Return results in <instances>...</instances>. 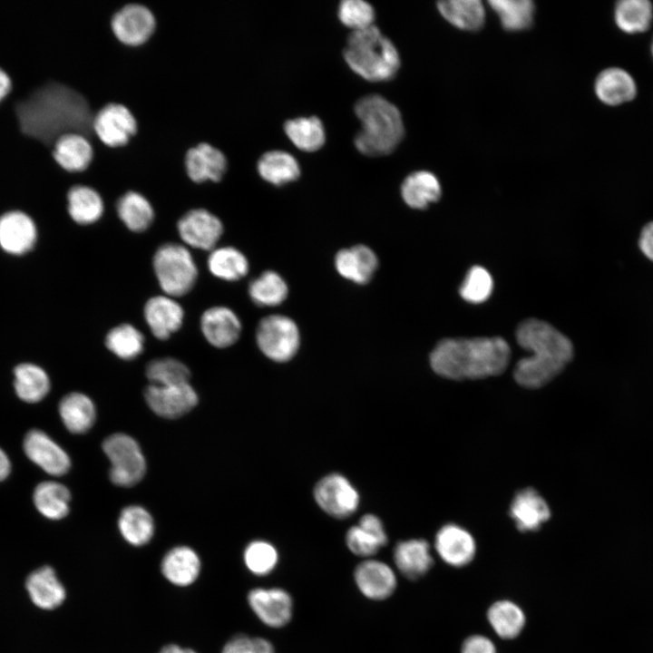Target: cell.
Wrapping results in <instances>:
<instances>
[{"instance_id":"1","label":"cell","mask_w":653,"mask_h":653,"mask_svg":"<svg viewBox=\"0 0 653 653\" xmlns=\"http://www.w3.org/2000/svg\"><path fill=\"white\" fill-rule=\"evenodd\" d=\"M13 100L21 131L53 148L62 135L76 132L90 141L95 136L93 121L95 112L85 97L73 88L47 82Z\"/></svg>"},{"instance_id":"2","label":"cell","mask_w":653,"mask_h":653,"mask_svg":"<svg viewBox=\"0 0 653 653\" xmlns=\"http://www.w3.org/2000/svg\"><path fill=\"white\" fill-rule=\"evenodd\" d=\"M511 356L502 337L448 338L430 355L433 370L446 378L479 379L502 373Z\"/></svg>"},{"instance_id":"3","label":"cell","mask_w":653,"mask_h":653,"mask_svg":"<svg viewBox=\"0 0 653 653\" xmlns=\"http://www.w3.org/2000/svg\"><path fill=\"white\" fill-rule=\"evenodd\" d=\"M519 345L531 351L514 368L518 384L538 388L560 374L573 357L570 340L550 324L539 319L521 322L516 331Z\"/></svg>"},{"instance_id":"4","label":"cell","mask_w":653,"mask_h":653,"mask_svg":"<svg viewBox=\"0 0 653 653\" xmlns=\"http://www.w3.org/2000/svg\"><path fill=\"white\" fill-rule=\"evenodd\" d=\"M355 112L362 128L355 137V145L363 154L381 156L391 153L404 137V128L399 110L378 94L357 101Z\"/></svg>"},{"instance_id":"5","label":"cell","mask_w":653,"mask_h":653,"mask_svg":"<svg viewBox=\"0 0 653 653\" xmlns=\"http://www.w3.org/2000/svg\"><path fill=\"white\" fill-rule=\"evenodd\" d=\"M344 57L356 73L370 82L390 80L400 67L397 49L374 24L349 34Z\"/></svg>"},{"instance_id":"6","label":"cell","mask_w":653,"mask_h":653,"mask_svg":"<svg viewBox=\"0 0 653 653\" xmlns=\"http://www.w3.org/2000/svg\"><path fill=\"white\" fill-rule=\"evenodd\" d=\"M154 275L163 294L172 297L187 295L199 276L197 264L189 248L176 242L164 243L152 258Z\"/></svg>"},{"instance_id":"7","label":"cell","mask_w":653,"mask_h":653,"mask_svg":"<svg viewBox=\"0 0 653 653\" xmlns=\"http://www.w3.org/2000/svg\"><path fill=\"white\" fill-rule=\"evenodd\" d=\"M102 450L111 463L110 480L117 486L132 487L146 472V461L139 443L130 435L116 433L102 443Z\"/></svg>"},{"instance_id":"8","label":"cell","mask_w":653,"mask_h":653,"mask_svg":"<svg viewBox=\"0 0 653 653\" xmlns=\"http://www.w3.org/2000/svg\"><path fill=\"white\" fill-rule=\"evenodd\" d=\"M256 340L260 351L276 362H287L297 352L300 343L296 323L282 315L262 318L257 327Z\"/></svg>"},{"instance_id":"9","label":"cell","mask_w":653,"mask_h":653,"mask_svg":"<svg viewBox=\"0 0 653 653\" xmlns=\"http://www.w3.org/2000/svg\"><path fill=\"white\" fill-rule=\"evenodd\" d=\"M94 136L104 146L121 148L129 143L138 131L137 121L128 107L118 102L102 106L93 121Z\"/></svg>"},{"instance_id":"10","label":"cell","mask_w":653,"mask_h":653,"mask_svg":"<svg viewBox=\"0 0 653 653\" xmlns=\"http://www.w3.org/2000/svg\"><path fill=\"white\" fill-rule=\"evenodd\" d=\"M223 230L220 219L204 207L188 210L177 221V231L183 245L201 250L215 249Z\"/></svg>"},{"instance_id":"11","label":"cell","mask_w":653,"mask_h":653,"mask_svg":"<svg viewBox=\"0 0 653 653\" xmlns=\"http://www.w3.org/2000/svg\"><path fill=\"white\" fill-rule=\"evenodd\" d=\"M111 28L116 39L130 47L146 44L156 29L152 12L140 4H128L112 17Z\"/></svg>"},{"instance_id":"12","label":"cell","mask_w":653,"mask_h":653,"mask_svg":"<svg viewBox=\"0 0 653 653\" xmlns=\"http://www.w3.org/2000/svg\"><path fill=\"white\" fill-rule=\"evenodd\" d=\"M314 497L324 512L336 518L350 516L359 504L358 492L339 473H331L322 478L315 486Z\"/></svg>"},{"instance_id":"13","label":"cell","mask_w":653,"mask_h":653,"mask_svg":"<svg viewBox=\"0 0 653 653\" xmlns=\"http://www.w3.org/2000/svg\"><path fill=\"white\" fill-rule=\"evenodd\" d=\"M144 396L147 404L157 415L169 419L189 413L199 400L190 382L172 385H149Z\"/></svg>"},{"instance_id":"14","label":"cell","mask_w":653,"mask_h":653,"mask_svg":"<svg viewBox=\"0 0 653 653\" xmlns=\"http://www.w3.org/2000/svg\"><path fill=\"white\" fill-rule=\"evenodd\" d=\"M23 448L27 458L50 475H63L71 467V460L66 452L39 429H32L26 433Z\"/></svg>"},{"instance_id":"15","label":"cell","mask_w":653,"mask_h":653,"mask_svg":"<svg viewBox=\"0 0 653 653\" xmlns=\"http://www.w3.org/2000/svg\"><path fill=\"white\" fill-rule=\"evenodd\" d=\"M184 166L188 178L193 183H219L227 172L228 160L217 147L201 142L187 151Z\"/></svg>"},{"instance_id":"16","label":"cell","mask_w":653,"mask_h":653,"mask_svg":"<svg viewBox=\"0 0 653 653\" xmlns=\"http://www.w3.org/2000/svg\"><path fill=\"white\" fill-rule=\"evenodd\" d=\"M435 551L440 559L453 568H463L472 563L476 555V542L473 535L456 524H446L436 533Z\"/></svg>"},{"instance_id":"17","label":"cell","mask_w":653,"mask_h":653,"mask_svg":"<svg viewBox=\"0 0 653 653\" xmlns=\"http://www.w3.org/2000/svg\"><path fill=\"white\" fill-rule=\"evenodd\" d=\"M143 317L151 333L159 340H166L182 326L184 309L175 297L156 295L144 304Z\"/></svg>"},{"instance_id":"18","label":"cell","mask_w":653,"mask_h":653,"mask_svg":"<svg viewBox=\"0 0 653 653\" xmlns=\"http://www.w3.org/2000/svg\"><path fill=\"white\" fill-rule=\"evenodd\" d=\"M200 327L210 345L217 348H226L238 341L242 326L239 317L231 308L213 306L201 314Z\"/></svg>"},{"instance_id":"19","label":"cell","mask_w":653,"mask_h":653,"mask_svg":"<svg viewBox=\"0 0 653 653\" xmlns=\"http://www.w3.org/2000/svg\"><path fill=\"white\" fill-rule=\"evenodd\" d=\"M37 239L33 219L24 211L11 210L0 216V247L12 255L30 251Z\"/></svg>"},{"instance_id":"20","label":"cell","mask_w":653,"mask_h":653,"mask_svg":"<svg viewBox=\"0 0 653 653\" xmlns=\"http://www.w3.org/2000/svg\"><path fill=\"white\" fill-rule=\"evenodd\" d=\"M248 600L254 613L269 627H282L291 619L292 600L281 589H254Z\"/></svg>"},{"instance_id":"21","label":"cell","mask_w":653,"mask_h":653,"mask_svg":"<svg viewBox=\"0 0 653 653\" xmlns=\"http://www.w3.org/2000/svg\"><path fill=\"white\" fill-rule=\"evenodd\" d=\"M52 154L61 169L71 174H78L89 168L94 151L91 141L85 135L70 132L55 141Z\"/></svg>"},{"instance_id":"22","label":"cell","mask_w":653,"mask_h":653,"mask_svg":"<svg viewBox=\"0 0 653 653\" xmlns=\"http://www.w3.org/2000/svg\"><path fill=\"white\" fill-rule=\"evenodd\" d=\"M355 580L361 592L372 599H384L396 588V577L385 563L368 560L361 562L355 570Z\"/></svg>"},{"instance_id":"23","label":"cell","mask_w":653,"mask_h":653,"mask_svg":"<svg viewBox=\"0 0 653 653\" xmlns=\"http://www.w3.org/2000/svg\"><path fill=\"white\" fill-rule=\"evenodd\" d=\"M487 622L494 634L503 640L520 637L527 625L524 609L514 600H494L486 610Z\"/></svg>"},{"instance_id":"24","label":"cell","mask_w":653,"mask_h":653,"mask_svg":"<svg viewBox=\"0 0 653 653\" xmlns=\"http://www.w3.org/2000/svg\"><path fill=\"white\" fill-rule=\"evenodd\" d=\"M66 210L70 218L79 225H92L99 221L106 210L104 199L94 188L75 184L66 193Z\"/></svg>"},{"instance_id":"25","label":"cell","mask_w":653,"mask_h":653,"mask_svg":"<svg viewBox=\"0 0 653 653\" xmlns=\"http://www.w3.org/2000/svg\"><path fill=\"white\" fill-rule=\"evenodd\" d=\"M335 267L343 278L356 284H365L376 271L378 258L370 248L356 245L338 251Z\"/></svg>"},{"instance_id":"26","label":"cell","mask_w":653,"mask_h":653,"mask_svg":"<svg viewBox=\"0 0 653 653\" xmlns=\"http://www.w3.org/2000/svg\"><path fill=\"white\" fill-rule=\"evenodd\" d=\"M394 560L399 571L411 580L424 577L434 566L430 545L423 539L398 542L394 550Z\"/></svg>"},{"instance_id":"27","label":"cell","mask_w":653,"mask_h":653,"mask_svg":"<svg viewBox=\"0 0 653 653\" xmlns=\"http://www.w3.org/2000/svg\"><path fill=\"white\" fill-rule=\"evenodd\" d=\"M511 517L521 531H534L547 521L551 516L545 500L533 489L526 488L519 492L512 500Z\"/></svg>"},{"instance_id":"28","label":"cell","mask_w":653,"mask_h":653,"mask_svg":"<svg viewBox=\"0 0 653 653\" xmlns=\"http://www.w3.org/2000/svg\"><path fill=\"white\" fill-rule=\"evenodd\" d=\"M114 210L125 227L136 233L148 229L155 219L152 202L140 191L130 190L114 202Z\"/></svg>"},{"instance_id":"29","label":"cell","mask_w":653,"mask_h":653,"mask_svg":"<svg viewBox=\"0 0 653 653\" xmlns=\"http://www.w3.org/2000/svg\"><path fill=\"white\" fill-rule=\"evenodd\" d=\"M594 90L597 97L605 104L616 106L634 99L637 84L624 69L610 67L599 73Z\"/></svg>"},{"instance_id":"30","label":"cell","mask_w":653,"mask_h":653,"mask_svg":"<svg viewBox=\"0 0 653 653\" xmlns=\"http://www.w3.org/2000/svg\"><path fill=\"white\" fill-rule=\"evenodd\" d=\"M348 549L359 556H371L387 543V535L382 521L373 514H365L356 526L351 527L346 536Z\"/></svg>"},{"instance_id":"31","label":"cell","mask_w":653,"mask_h":653,"mask_svg":"<svg viewBox=\"0 0 653 653\" xmlns=\"http://www.w3.org/2000/svg\"><path fill=\"white\" fill-rule=\"evenodd\" d=\"M25 587L32 601L43 609H56L65 599V590L49 566L32 572L26 580Z\"/></svg>"},{"instance_id":"32","label":"cell","mask_w":653,"mask_h":653,"mask_svg":"<svg viewBox=\"0 0 653 653\" xmlns=\"http://www.w3.org/2000/svg\"><path fill=\"white\" fill-rule=\"evenodd\" d=\"M59 414L64 426L73 434H84L96 419V409L92 399L79 392L64 395L59 403Z\"/></svg>"},{"instance_id":"33","label":"cell","mask_w":653,"mask_h":653,"mask_svg":"<svg viewBox=\"0 0 653 653\" xmlns=\"http://www.w3.org/2000/svg\"><path fill=\"white\" fill-rule=\"evenodd\" d=\"M200 570L198 554L190 547L178 546L169 551L161 561L164 577L177 586L194 582Z\"/></svg>"},{"instance_id":"34","label":"cell","mask_w":653,"mask_h":653,"mask_svg":"<svg viewBox=\"0 0 653 653\" xmlns=\"http://www.w3.org/2000/svg\"><path fill=\"white\" fill-rule=\"evenodd\" d=\"M442 194L437 177L427 171H418L409 174L401 186L404 201L413 209L423 210L432 202L437 201Z\"/></svg>"},{"instance_id":"35","label":"cell","mask_w":653,"mask_h":653,"mask_svg":"<svg viewBox=\"0 0 653 653\" xmlns=\"http://www.w3.org/2000/svg\"><path fill=\"white\" fill-rule=\"evenodd\" d=\"M14 375L15 393L24 402L30 404L40 402L50 391L51 382L49 376L37 365L22 363L14 369Z\"/></svg>"},{"instance_id":"36","label":"cell","mask_w":653,"mask_h":653,"mask_svg":"<svg viewBox=\"0 0 653 653\" xmlns=\"http://www.w3.org/2000/svg\"><path fill=\"white\" fill-rule=\"evenodd\" d=\"M441 15L453 26L477 31L485 22V10L479 0H449L437 3Z\"/></svg>"},{"instance_id":"37","label":"cell","mask_w":653,"mask_h":653,"mask_svg":"<svg viewBox=\"0 0 653 653\" xmlns=\"http://www.w3.org/2000/svg\"><path fill=\"white\" fill-rule=\"evenodd\" d=\"M207 268L210 273L217 278L237 281L248 274L249 266L248 258L240 250L231 246H226L216 247L210 251Z\"/></svg>"},{"instance_id":"38","label":"cell","mask_w":653,"mask_h":653,"mask_svg":"<svg viewBox=\"0 0 653 653\" xmlns=\"http://www.w3.org/2000/svg\"><path fill=\"white\" fill-rule=\"evenodd\" d=\"M71 493L67 487L54 481L40 482L34 488L33 502L37 511L50 520H60L69 512Z\"/></svg>"},{"instance_id":"39","label":"cell","mask_w":653,"mask_h":653,"mask_svg":"<svg viewBox=\"0 0 653 653\" xmlns=\"http://www.w3.org/2000/svg\"><path fill=\"white\" fill-rule=\"evenodd\" d=\"M257 171L264 180L277 186L296 180L300 175L297 160L282 151L262 154L257 162Z\"/></svg>"},{"instance_id":"40","label":"cell","mask_w":653,"mask_h":653,"mask_svg":"<svg viewBox=\"0 0 653 653\" xmlns=\"http://www.w3.org/2000/svg\"><path fill=\"white\" fill-rule=\"evenodd\" d=\"M118 527L123 539L134 546L148 543L154 532L151 515L146 509L139 505H130L122 510Z\"/></svg>"},{"instance_id":"41","label":"cell","mask_w":653,"mask_h":653,"mask_svg":"<svg viewBox=\"0 0 653 653\" xmlns=\"http://www.w3.org/2000/svg\"><path fill=\"white\" fill-rule=\"evenodd\" d=\"M284 130L295 146L305 151H317L326 141L323 123L316 116L288 120Z\"/></svg>"},{"instance_id":"42","label":"cell","mask_w":653,"mask_h":653,"mask_svg":"<svg viewBox=\"0 0 653 653\" xmlns=\"http://www.w3.org/2000/svg\"><path fill=\"white\" fill-rule=\"evenodd\" d=\"M614 18L618 27L627 34L647 31L653 19V5L648 0H621L617 3Z\"/></svg>"},{"instance_id":"43","label":"cell","mask_w":653,"mask_h":653,"mask_svg":"<svg viewBox=\"0 0 653 653\" xmlns=\"http://www.w3.org/2000/svg\"><path fill=\"white\" fill-rule=\"evenodd\" d=\"M104 342L107 349L117 357L132 360L142 353L145 339L133 325L122 323L109 330Z\"/></svg>"},{"instance_id":"44","label":"cell","mask_w":653,"mask_h":653,"mask_svg":"<svg viewBox=\"0 0 653 653\" xmlns=\"http://www.w3.org/2000/svg\"><path fill=\"white\" fill-rule=\"evenodd\" d=\"M488 3L507 31H522L533 23L535 5L531 0H491Z\"/></svg>"},{"instance_id":"45","label":"cell","mask_w":653,"mask_h":653,"mask_svg":"<svg viewBox=\"0 0 653 653\" xmlns=\"http://www.w3.org/2000/svg\"><path fill=\"white\" fill-rule=\"evenodd\" d=\"M288 293L286 281L279 274L271 270L263 272L249 286V295L258 306H278L287 298Z\"/></svg>"},{"instance_id":"46","label":"cell","mask_w":653,"mask_h":653,"mask_svg":"<svg viewBox=\"0 0 653 653\" xmlns=\"http://www.w3.org/2000/svg\"><path fill=\"white\" fill-rule=\"evenodd\" d=\"M150 385H172L189 383L190 371L181 361L173 357L156 358L148 363L145 370Z\"/></svg>"},{"instance_id":"47","label":"cell","mask_w":653,"mask_h":653,"mask_svg":"<svg viewBox=\"0 0 653 653\" xmlns=\"http://www.w3.org/2000/svg\"><path fill=\"white\" fill-rule=\"evenodd\" d=\"M247 568L257 575L269 573L277 565L278 552L273 545L264 541L250 542L244 551Z\"/></svg>"},{"instance_id":"48","label":"cell","mask_w":653,"mask_h":653,"mask_svg":"<svg viewBox=\"0 0 653 653\" xmlns=\"http://www.w3.org/2000/svg\"><path fill=\"white\" fill-rule=\"evenodd\" d=\"M492 286V278L489 272L482 267L475 266L469 270L460 288V294L468 302L481 303L489 297Z\"/></svg>"},{"instance_id":"49","label":"cell","mask_w":653,"mask_h":653,"mask_svg":"<svg viewBox=\"0 0 653 653\" xmlns=\"http://www.w3.org/2000/svg\"><path fill=\"white\" fill-rule=\"evenodd\" d=\"M337 15L341 23L352 28L353 31L371 26L375 20L373 6L363 0H344L340 2Z\"/></svg>"},{"instance_id":"50","label":"cell","mask_w":653,"mask_h":653,"mask_svg":"<svg viewBox=\"0 0 653 653\" xmlns=\"http://www.w3.org/2000/svg\"><path fill=\"white\" fill-rule=\"evenodd\" d=\"M221 653H274V648L264 638L239 635L224 646Z\"/></svg>"},{"instance_id":"51","label":"cell","mask_w":653,"mask_h":653,"mask_svg":"<svg viewBox=\"0 0 653 653\" xmlns=\"http://www.w3.org/2000/svg\"><path fill=\"white\" fill-rule=\"evenodd\" d=\"M460 653H498V650L490 637L475 633L467 636L462 641Z\"/></svg>"},{"instance_id":"52","label":"cell","mask_w":653,"mask_h":653,"mask_svg":"<svg viewBox=\"0 0 653 653\" xmlns=\"http://www.w3.org/2000/svg\"><path fill=\"white\" fill-rule=\"evenodd\" d=\"M638 245L640 252L653 262V220L645 224L641 229Z\"/></svg>"},{"instance_id":"53","label":"cell","mask_w":653,"mask_h":653,"mask_svg":"<svg viewBox=\"0 0 653 653\" xmlns=\"http://www.w3.org/2000/svg\"><path fill=\"white\" fill-rule=\"evenodd\" d=\"M12 89L9 75L0 68V103L8 96Z\"/></svg>"},{"instance_id":"54","label":"cell","mask_w":653,"mask_h":653,"mask_svg":"<svg viewBox=\"0 0 653 653\" xmlns=\"http://www.w3.org/2000/svg\"><path fill=\"white\" fill-rule=\"evenodd\" d=\"M11 473V463L7 454L0 448V482L5 480Z\"/></svg>"},{"instance_id":"55","label":"cell","mask_w":653,"mask_h":653,"mask_svg":"<svg viewBox=\"0 0 653 653\" xmlns=\"http://www.w3.org/2000/svg\"><path fill=\"white\" fill-rule=\"evenodd\" d=\"M159 653H197L190 648H183L178 645H168L162 648Z\"/></svg>"},{"instance_id":"56","label":"cell","mask_w":653,"mask_h":653,"mask_svg":"<svg viewBox=\"0 0 653 653\" xmlns=\"http://www.w3.org/2000/svg\"><path fill=\"white\" fill-rule=\"evenodd\" d=\"M651 52H652V55H653V42H652V45H651Z\"/></svg>"}]
</instances>
